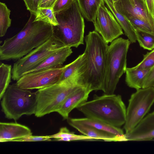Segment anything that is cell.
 <instances>
[{"instance_id":"7402d4cb","label":"cell","mask_w":154,"mask_h":154,"mask_svg":"<svg viewBox=\"0 0 154 154\" xmlns=\"http://www.w3.org/2000/svg\"><path fill=\"white\" fill-rule=\"evenodd\" d=\"M11 65L1 63L0 65V99L1 100L11 82Z\"/></svg>"},{"instance_id":"4316f807","label":"cell","mask_w":154,"mask_h":154,"mask_svg":"<svg viewBox=\"0 0 154 154\" xmlns=\"http://www.w3.org/2000/svg\"><path fill=\"white\" fill-rule=\"evenodd\" d=\"M123 15L130 22L135 29L139 30L154 35V29L147 23L130 15L125 14Z\"/></svg>"},{"instance_id":"8992f818","label":"cell","mask_w":154,"mask_h":154,"mask_svg":"<svg viewBox=\"0 0 154 154\" xmlns=\"http://www.w3.org/2000/svg\"><path fill=\"white\" fill-rule=\"evenodd\" d=\"M131 42L118 38L108 45L106 74L102 91L104 94H114L117 85L127 69V56Z\"/></svg>"},{"instance_id":"4fadbf2b","label":"cell","mask_w":154,"mask_h":154,"mask_svg":"<svg viewBox=\"0 0 154 154\" xmlns=\"http://www.w3.org/2000/svg\"><path fill=\"white\" fill-rule=\"evenodd\" d=\"M126 141H143L154 138V111L142 119L131 131L125 134Z\"/></svg>"},{"instance_id":"5b68a950","label":"cell","mask_w":154,"mask_h":154,"mask_svg":"<svg viewBox=\"0 0 154 154\" xmlns=\"http://www.w3.org/2000/svg\"><path fill=\"white\" fill-rule=\"evenodd\" d=\"M82 86L76 78L72 75L47 87L38 90L36 92L37 106L35 115L42 117L60 108L69 95L75 90Z\"/></svg>"},{"instance_id":"7a4b0ae2","label":"cell","mask_w":154,"mask_h":154,"mask_svg":"<svg viewBox=\"0 0 154 154\" xmlns=\"http://www.w3.org/2000/svg\"><path fill=\"white\" fill-rule=\"evenodd\" d=\"M86 56L83 72L78 82L92 91H102L105 79L108 45L95 31L90 32L85 37Z\"/></svg>"},{"instance_id":"1f68e13d","label":"cell","mask_w":154,"mask_h":154,"mask_svg":"<svg viewBox=\"0 0 154 154\" xmlns=\"http://www.w3.org/2000/svg\"><path fill=\"white\" fill-rule=\"evenodd\" d=\"M27 10L35 16L37 13L40 0H23Z\"/></svg>"},{"instance_id":"ba28073f","label":"cell","mask_w":154,"mask_h":154,"mask_svg":"<svg viewBox=\"0 0 154 154\" xmlns=\"http://www.w3.org/2000/svg\"><path fill=\"white\" fill-rule=\"evenodd\" d=\"M65 46L54 34L46 42L16 60L12 68V79L17 81L23 75L37 67L51 54Z\"/></svg>"},{"instance_id":"ac0fdd59","label":"cell","mask_w":154,"mask_h":154,"mask_svg":"<svg viewBox=\"0 0 154 154\" xmlns=\"http://www.w3.org/2000/svg\"><path fill=\"white\" fill-rule=\"evenodd\" d=\"M104 1L106 6L112 13L131 42H136L137 40L135 29L130 22L116 9L112 0Z\"/></svg>"},{"instance_id":"d6a6232c","label":"cell","mask_w":154,"mask_h":154,"mask_svg":"<svg viewBox=\"0 0 154 154\" xmlns=\"http://www.w3.org/2000/svg\"><path fill=\"white\" fill-rule=\"evenodd\" d=\"M75 135L73 132H71L66 127L60 128L59 131L56 134L51 135L52 138L57 139L69 137Z\"/></svg>"},{"instance_id":"4dcf8cb0","label":"cell","mask_w":154,"mask_h":154,"mask_svg":"<svg viewBox=\"0 0 154 154\" xmlns=\"http://www.w3.org/2000/svg\"><path fill=\"white\" fill-rule=\"evenodd\" d=\"M56 141H71L77 140L97 141L96 139L84 135H77L72 137L57 139H54Z\"/></svg>"},{"instance_id":"6da1fadb","label":"cell","mask_w":154,"mask_h":154,"mask_svg":"<svg viewBox=\"0 0 154 154\" xmlns=\"http://www.w3.org/2000/svg\"><path fill=\"white\" fill-rule=\"evenodd\" d=\"M30 13L22 29L14 36L7 38L0 46L1 60H17L49 39L54 34L53 26L42 21H34Z\"/></svg>"},{"instance_id":"603a6c76","label":"cell","mask_w":154,"mask_h":154,"mask_svg":"<svg viewBox=\"0 0 154 154\" xmlns=\"http://www.w3.org/2000/svg\"><path fill=\"white\" fill-rule=\"evenodd\" d=\"M86 59V55L84 52L74 61L67 64L62 72L59 81L65 79L77 72L85 64Z\"/></svg>"},{"instance_id":"d4e9b609","label":"cell","mask_w":154,"mask_h":154,"mask_svg":"<svg viewBox=\"0 0 154 154\" xmlns=\"http://www.w3.org/2000/svg\"><path fill=\"white\" fill-rule=\"evenodd\" d=\"M42 21L56 26L58 24L53 8H38L34 21Z\"/></svg>"},{"instance_id":"2e32d148","label":"cell","mask_w":154,"mask_h":154,"mask_svg":"<svg viewBox=\"0 0 154 154\" xmlns=\"http://www.w3.org/2000/svg\"><path fill=\"white\" fill-rule=\"evenodd\" d=\"M32 135L28 127L17 122L0 123V142H14L16 139Z\"/></svg>"},{"instance_id":"5bb4252c","label":"cell","mask_w":154,"mask_h":154,"mask_svg":"<svg viewBox=\"0 0 154 154\" xmlns=\"http://www.w3.org/2000/svg\"><path fill=\"white\" fill-rule=\"evenodd\" d=\"M91 91L86 87H79L69 95L57 112L63 119H67L72 110L87 101L89 94Z\"/></svg>"},{"instance_id":"cb8c5ba5","label":"cell","mask_w":154,"mask_h":154,"mask_svg":"<svg viewBox=\"0 0 154 154\" xmlns=\"http://www.w3.org/2000/svg\"><path fill=\"white\" fill-rule=\"evenodd\" d=\"M11 11L5 3L0 2V36L5 35L8 28L11 26V20L10 16Z\"/></svg>"},{"instance_id":"8fae6325","label":"cell","mask_w":154,"mask_h":154,"mask_svg":"<svg viewBox=\"0 0 154 154\" xmlns=\"http://www.w3.org/2000/svg\"><path fill=\"white\" fill-rule=\"evenodd\" d=\"M103 0L97 11L93 23L95 31L108 44L123 34L122 29Z\"/></svg>"},{"instance_id":"e575fe53","label":"cell","mask_w":154,"mask_h":154,"mask_svg":"<svg viewBox=\"0 0 154 154\" xmlns=\"http://www.w3.org/2000/svg\"><path fill=\"white\" fill-rule=\"evenodd\" d=\"M57 0H40L38 8H53Z\"/></svg>"},{"instance_id":"f1b7e54d","label":"cell","mask_w":154,"mask_h":154,"mask_svg":"<svg viewBox=\"0 0 154 154\" xmlns=\"http://www.w3.org/2000/svg\"><path fill=\"white\" fill-rule=\"evenodd\" d=\"M75 0H57L53 9L56 15L69 7Z\"/></svg>"},{"instance_id":"277c9868","label":"cell","mask_w":154,"mask_h":154,"mask_svg":"<svg viewBox=\"0 0 154 154\" xmlns=\"http://www.w3.org/2000/svg\"><path fill=\"white\" fill-rule=\"evenodd\" d=\"M58 24L54 34L66 46L77 48L84 44L85 24L77 0L69 8L56 14Z\"/></svg>"},{"instance_id":"8d00e7d4","label":"cell","mask_w":154,"mask_h":154,"mask_svg":"<svg viewBox=\"0 0 154 154\" xmlns=\"http://www.w3.org/2000/svg\"><path fill=\"white\" fill-rule=\"evenodd\" d=\"M119 0H112L113 2V3H114L116 2H117Z\"/></svg>"},{"instance_id":"d590c367","label":"cell","mask_w":154,"mask_h":154,"mask_svg":"<svg viewBox=\"0 0 154 154\" xmlns=\"http://www.w3.org/2000/svg\"><path fill=\"white\" fill-rule=\"evenodd\" d=\"M150 15L154 18V0H143Z\"/></svg>"},{"instance_id":"3957f363","label":"cell","mask_w":154,"mask_h":154,"mask_svg":"<svg viewBox=\"0 0 154 154\" xmlns=\"http://www.w3.org/2000/svg\"><path fill=\"white\" fill-rule=\"evenodd\" d=\"M76 109L86 117L113 126L120 128L125 122L126 108L120 95H95Z\"/></svg>"},{"instance_id":"9c48e42d","label":"cell","mask_w":154,"mask_h":154,"mask_svg":"<svg viewBox=\"0 0 154 154\" xmlns=\"http://www.w3.org/2000/svg\"><path fill=\"white\" fill-rule=\"evenodd\" d=\"M154 103V87L141 88L132 94L128 100L124 128L125 133L133 130L144 117Z\"/></svg>"},{"instance_id":"d6986e66","label":"cell","mask_w":154,"mask_h":154,"mask_svg":"<svg viewBox=\"0 0 154 154\" xmlns=\"http://www.w3.org/2000/svg\"><path fill=\"white\" fill-rule=\"evenodd\" d=\"M150 69H134L127 68L125 71V82L130 88L136 90L143 88L144 81Z\"/></svg>"},{"instance_id":"f546056e","label":"cell","mask_w":154,"mask_h":154,"mask_svg":"<svg viewBox=\"0 0 154 154\" xmlns=\"http://www.w3.org/2000/svg\"><path fill=\"white\" fill-rule=\"evenodd\" d=\"M52 138L51 135L33 136L32 135L15 140L14 142H36L50 141Z\"/></svg>"},{"instance_id":"9a60e30c","label":"cell","mask_w":154,"mask_h":154,"mask_svg":"<svg viewBox=\"0 0 154 154\" xmlns=\"http://www.w3.org/2000/svg\"><path fill=\"white\" fill-rule=\"evenodd\" d=\"M68 123L82 134L94 138L98 140L105 141H126L125 136L121 137L99 130L90 126L75 121L73 118L69 117Z\"/></svg>"},{"instance_id":"44dd1931","label":"cell","mask_w":154,"mask_h":154,"mask_svg":"<svg viewBox=\"0 0 154 154\" xmlns=\"http://www.w3.org/2000/svg\"><path fill=\"white\" fill-rule=\"evenodd\" d=\"M104 0H77L81 12L87 20L94 23L98 9Z\"/></svg>"},{"instance_id":"52a82bcc","label":"cell","mask_w":154,"mask_h":154,"mask_svg":"<svg viewBox=\"0 0 154 154\" xmlns=\"http://www.w3.org/2000/svg\"><path fill=\"white\" fill-rule=\"evenodd\" d=\"M1 99L2 111L8 119L16 121L23 115H31L35 113L36 92L21 88L16 83L8 86Z\"/></svg>"},{"instance_id":"30bf717a","label":"cell","mask_w":154,"mask_h":154,"mask_svg":"<svg viewBox=\"0 0 154 154\" xmlns=\"http://www.w3.org/2000/svg\"><path fill=\"white\" fill-rule=\"evenodd\" d=\"M67 64L31 72L23 75L16 82L20 88L26 90L40 89L59 81Z\"/></svg>"},{"instance_id":"836d02e7","label":"cell","mask_w":154,"mask_h":154,"mask_svg":"<svg viewBox=\"0 0 154 154\" xmlns=\"http://www.w3.org/2000/svg\"><path fill=\"white\" fill-rule=\"evenodd\" d=\"M154 87V66L149 70L143 83V88Z\"/></svg>"},{"instance_id":"484cf974","label":"cell","mask_w":154,"mask_h":154,"mask_svg":"<svg viewBox=\"0 0 154 154\" xmlns=\"http://www.w3.org/2000/svg\"><path fill=\"white\" fill-rule=\"evenodd\" d=\"M135 33L137 40L141 47L148 50L154 49V35L137 29H135Z\"/></svg>"},{"instance_id":"e0dca14e","label":"cell","mask_w":154,"mask_h":154,"mask_svg":"<svg viewBox=\"0 0 154 154\" xmlns=\"http://www.w3.org/2000/svg\"><path fill=\"white\" fill-rule=\"evenodd\" d=\"M72 53L71 47L65 46L51 54L31 72L62 65L67 58Z\"/></svg>"},{"instance_id":"7c38bea8","label":"cell","mask_w":154,"mask_h":154,"mask_svg":"<svg viewBox=\"0 0 154 154\" xmlns=\"http://www.w3.org/2000/svg\"><path fill=\"white\" fill-rule=\"evenodd\" d=\"M122 15H130L147 23L154 29V18L150 15L143 0H119L114 3Z\"/></svg>"},{"instance_id":"83f0119b","label":"cell","mask_w":154,"mask_h":154,"mask_svg":"<svg viewBox=\"0 0 154 154\" xmlns=\"http://www.w3.org/2000/svg\"><path fill=\"white\" fill-rule=\"evenodd\" d=\"M154 66V49L143 55L142 60L135 66L134 69H151Z\"/></svg>"},{"instance_id":"ffe728a7","label":"cell","mask_w":154,"mask_h":154,"mask_svg":"<svg viewBox=\"0 0 154 154\" xmlns=\"http://www.w3.org/2000/svg\"><path fill=\"white\" fill-rule=\"evenodd\" d=\"M73 119L78 122L90 126L99 130L114 135L125 136L123 130L120 128L113 126L100 121L86 117Z\"/></svg>"}]
</instances>
